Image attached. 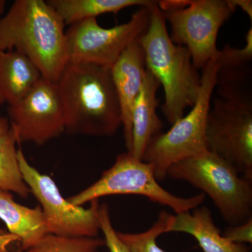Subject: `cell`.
Returning a JSON list of instances; mask_svg holds the SVG:
<instances>
[{"mask_svg":"<svg viewBox=\"0 0 252 252\" xmlns=\"http://www.w3.org/2000/svg\"><path fill=\"white\" fill-rule=\"evenodd\" d=\"M56 84L64 109L65 132L112 136L122 126L111 68L68 63Z\"/></svg>","mask_w":252,"mask_h":252,"instance_id":"6da1fadb","label":"cell"},{"mask_svg":"<svg viewBox=\"0 0 252 252\" xmlns=\"http://www.w3.org/2000/svg\"><path fill=\"white\" fill-rule=\"evenodd\" d=\"M64 26L47 1L16 0L0 18V50L24 55L44 79L57 83L68 63Z\"/></svg>","mask_w":252,"mask_h":252,"instance_id":"7a4b0ae2","label":"cell"},{"mask_svg":"<svg viewBox=\"0 0 252 252\" xmlns=\"http://www.w3.org/2000/svg\"><path fill=\"white\" fill-rule=\"evenodd\" d=\"M145 56L146 67L162 86L165 102L162 112L173 125L193 107L201 89V76L194 66L185 46L172 41L163 13L157 1L151 5L149 27L140 38Z\"/></svg>","mask_w":252,"mask_h":252,"instance_id":"3957f363","label":"cell"},{"mask_svg":"<svg viewBox=\"0 0 252 252\" xmlns=\"http://www.w3.org/2000/svg\"><path fill=\"white\" fill-rule=\"evenodd\" d=\"M167 176L188 182L208 195L230 225L241 224L252 217V182L209 150L174 164Z\"/></svg>","mask_w":252,"mask_h":252,"instance_id":"277c9868","label":"cell"},{"mask_svg":"<svg viewBox=\"0 0 252 252\" xmlns=\"http://www.w3.org/2000/svg\"><path fill=\"white\" fill-rule=\"evenodd\" d=\"M219 53L203 68L201 89L190 112L166 132L154 137L146 147L142 160L152 165L158 181L166 178L174 164L207 150L205 130L220 69Z\"/></svg>","mask_w":252,"mask_h":252,"instance_id":"5b68a950","label":"cell"},{"mask_svg":"<svg viewBox=\"0 0 252 252\" xmlns=\"http://www.w3.org/2000/svg\"><path fill=\"white\" fill-rule=\"evenodd\" d=\"M113 195L144 196L170 207L176 214L193 210L202 205L205 198L203 193L182 198L167 191L158 183L151 164L139 160L127 152L118 155L112 166L105 170L98 180L68 200L72 205L82 207L102 197Z\"/></svg>","mask_w":252,"mask_h":252,"instance_id":"8992f818","label":"cell"},{"mask_svg":"<svg viewBox=\"0 0 252 252\" xmlns=\"http://www.w3.org/2000/svg\"><path fill=\"white\" fill-rule=\"evenodd\" d=\"M207 150L230 162L252 182V99L238 96L214 98L207 117Z\"/></svg>","mask_w":252,"mask_h":252,"instance_id":"52a82bcc","label":"cell"},{"mask_svg":"<svg viewBox=\"0 0 252 252\" xmlns=\"http://www.w3.org/2000/svg\"><path fill=\"white\" fill-rule=\"evenodd\" d=\"M152 4L141 6L127 23L112 28L101 27L96 18L69 26L66 31L68 63L112 68L123 53L147 31Z\"/></svg>","mask_w":252,"mask_h":252,"instance_id":"ba28073f","label":"cell"},{"mask_svg":"<svg viewBox=\"0 0 252 252\" xmlns=\"http://www.w3.org/2000/svg\"><path fill=\"white\" fill-rule=\"evenodd\" d=\"M236 9L233 0H189L185 7L162 12L171 26L172 41L185 46L194 66L203 69L218 54L219 31Z\"/></svg>","mask_w":252,"mask_h":252,"instance_id":"9c48e42d","label":"cell"},{"mask_svg":"<svg viewBox=\"0 0 252 252\" xmlns=\"http://www.w3.org/2000/svg\"><path fill=\"white\" fill-rule=\"evenodd\" d=\"M18 157L23 179L31 193L40 204L49 233L97 237L100 231L98 200L91 202L87 209L72 205L63 196L53 179L32 166L21 148L18 149Z\"/></svg>","mask_w":252,"mask_h":252,"instance_id":"30bf717a","label":"cell"},{"mask_svg":"<svg viewBox=\"0 0 252 252\" xmlns=\"http://www.w3.org/2000/svg\"><path fill=\"white\" fill-rule=\"evenodd\" d=\"M18 144L43 145L65 132L64 113L56 83L41 79L24 97L8 107Z\"/></svg>","mask_w":252,"mask_h":252,"instance_id":"8fae6325","label":"cell"},{"mask_svg":"<svg viewBox=\"0 0 252 252\" xmlns=\"http://www.w3.org/2000/svg\"><path fill=\"white\" fill-rule=\"evenodd\" d=\"M146 70L145 56L140 39L131 44L111 68L122 110V126L127 152L132 142V109L143 84Z\"/></svg>","mask_w":252,"mask_h":252,"instance_id":"7c38bea8","label":"cell"},{"mask_svg":"<svg viewBox=\"0 0 252 252\" xmlns=\"http://www.w3.org/2000/svg\"><path fill=\"white\" fill-rule=\"evenodd\" d=\"M158 81L148 69L132 112V142L128 153L142 160L144 151L151 140L160 133L162 123L157 114L159 99Z\"/></svg>","mask_w":252,"mask_h":252,"instance_id":"4fadbf2b","label":"cell"},{"mask_svg":"<svg viewBox=\"0 0 252 252\" xmlns=\"http://www.w3.org/2000/svg\"><path fill=\"white\" fill-rule=\"evenodd\" d=\"M170 232L191 235L204 252H250L245 244L233 243L220 233L214 222L211 210L205 206L194 209L193 213L172 215L166 233Z\"/></svg>","mask_w":252,"mask_h":252,"instance_id":"5bb4252c","label":"cell"},{"mask_svg":"<svg viewBox=\"0 0 252 252\" xmlns=\"http://www.w3.org/2000/svg\"><path fill=\"white\" fill-rule=\"evenodd\" d=\"M0 220L26 251L49 234L40 206L28 207L16 203L9 192L0 189Z\"/></svg>","mask_w":252,"mask_h":252,"instance_id":"9a60e30c","label":"cell"},{"mask_svg":"<svg viewBox=\"0 0 252 252\" xmlns=\"http://www.w3.org/2000/svg\"><path fill=\"white\" fill-rule=\"evenodd\" d=\"M42 78L35 64L24 55L0 50V96L9 105L21 100Z\"/></svg>","mask_w":252,"mask_h":252,"instance_id":"2e32d148","label":"cell"},{"mask_svg":"<svg viewBox=\"0 0 252 252\" xmlns=\"http://www.w3.org/2000/svg\"><path fill=\"white\" fill-rule=\"evenodd\" d=\"M150 0H49L48 4L56 11L64 25L69 26L84 20L96 18L105 14H117L130 6H149Z\"/></svg>","mask_w":252,"mask_h":252,"instance_id":"e0dca14e","label":"cell"},{"mask_svg":"<svg viewBox=\"0 0 252 252\" xmlns=\"http://www.w3.org/2000/svg\"><path fill=\"white\" fill-rule=\"evenodd\" d=\"M17 144V137L11 127L0 138V189L26 198L31 190L20 167Z\"/></svg>","mask_w":252,"mask_h":252,"instance_id":"ac0fdd59","label":"cell"},{"mask_svg":"<svg viewBox=\"0 0 252 252\" xmlns=\"http://www.w3.org/2000/svg\"><path fill=\"white\" fill-rule=\"evenodd\" d=\"M105 245L97 237H66L46 234L25 252H99Z\"/></svg>","mask_w":252,"mask_h":252,"instance_id":"d6986e66","label":"cell"},{"mask_svg":"<svg viewBox=\"0 0 252 252\" xmlns=\"http://www.w3.org/2000/svg\"><path fill=\"white\" fill-rule=\"evenodd\" d=\"M172 215L162 210L149 229L138 233L117 232L121 240L130 252H165L158 245L157 238L166 233Z\"/></svg>","mask_w":252,"mask_h":252,"instance_id":"ffe728a7","label":"cell"},{"mask_svg":"<svg viewBox=\"0 0 252 252\" xmlns=\"http://www.w3.org/2000/svg\"><path fill=\"white\" fill-rule=\"evenodd\" d=\"M220 68H238L252 66V29L249 30L246 36V45L243 49H235L225 46L219 53Z\"/></svg>","mask_w":252,"mask_h":252,"instance_id":"44dd1931","label":"cell"},{"mask_svg":"<svg viewBox=\"0 0 252 252\" xmlns=\"http://www.w3.org/2000/svg\"><path fill=\"white\" fill-rule=\"evenodd\" d=\"M98 217L100 230L103 233L105 245L109 252H130L118 235L111 220L109 207L107 204L99 205Z\"/></svg>","mask_w":252,"mask_h":252,"instance_id":"7402d4cb","label":"cell"},{"mask_svg":"<svg viewBox=\"0 0 252 252\" xmlns=\"http://www.w3.org/2000/svg\"><path fill=\"white\" fill-rule=\"evenodd\" d=\"M222 234L233 243L252 244V217L241 224L230 225Z\"/></svg>","mask_w":252,"mask_h":252,"instance_id":"603a6c76","label":"cell"},{"mask_svg":"<svg viewBox=\"0 0 252 252\" xmlns=\"http://www.w3.org/2000/svg\"><path fill=\"white\" fill-rule=\"evenodd\" d=\"M18 240V239L16 236L9 232L7 233L3 230H0V252H25L21 248L14 252L10 250L11 244Z\"/></svg>","mask_w":252,"mask_h":252,"instance_id":"cb8c5ba5","label":"cell"},{"mask_svg":"<svg viewBox=\"0 0 252 252\" xmlns=\"http://www.w3.org/2000/svg\"><path fill=\"white\" fill-rule=\"evenodd\" d=\"M236 8L240 7L248 15L250 20H252V0H233Z\"/></svg>","mask_w":252,"mask_h":252,"instance_id":"d4e9b609","label":"cell"},{"mask_svg":"<svg viewBox=\"0 0 252 252\" xmlns=\"http://www.w3.org/2000/svg\"><path fill=\"white\" fill-rule=\"evenodd\" d=\"M11 125L7 118L0 117V138L9 130Z\"/></svg>","mask_w":252,"mask_h":252,"instance_id":"484cf974","label":"cell"},{"mask_svg":"<svg viewBox=\"0 0 252 252\" xmlns=\"http://www.w3.org/2000/svg\"><path fill=\"white\" fill-rule=\"evenodd\" d=\"M5 4H6V1L4 0H0V16L4 12Z\"/></svg>","mask_w":252,"mask_h":252,"instance_id":"4316f807","label":"cell"},{"mask_svg":"<svg viewBox=\"0 0 252 252\" xmlns=\"http://www.w3.org/2000/svg\"><path fill=\"white\" fill-rule=\"evenodd\" d=\"M4 103V100L3 99L2 97L0 96V104H2Z\"/></svg>","mask_w":252,"mask_h":252,"instance_id":"83f0119b","label":"cell"}]
</instances>
